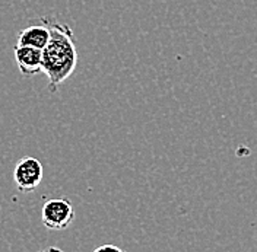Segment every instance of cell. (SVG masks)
<instances>
[{
    "mask_svg": "<svg viewBox=\"0 0 257 252\" xmlns=\"http://www.w3.org/2000/svg\"><path fill=\"white\" fill-rule=\"evenodd\" d=\"M43 176H44V169L38 159L32 156H24L16 162L14 169V181L16 188L21 192L27 194L35 191L41 184Z\"/></svg>",
    "mask_w": 257,
    "mask_h": 252,
    "instance_id": "3",
    "label": "cell"
},
{
    "mask_svg": "<svg viewBox=\"0 0 257 252\" xmlns=\"http://www.w3.org/2000/svg\"><path fill=\"white\" fill-rule=\"evenodd\" d=\"M48 28L50 38L43 48V72L48 79V91L56 94L78 66V50L72 28L51 18H41Z\"/></svg>",
    "mask_w": 257,
    "mask_h": 252,
    "instance_id": "1",
    "label": "cell"
},
{
    "mask_svg": "<svg viewBox=\"0 0 257 252\" xmlns=\"http://www.w3.org/2000/svg\"><path fill=\"white\" fill-rule=\"evenodd\" d=\"M0 217H2V207H0Z\"/></svg>",
    "mask_w": 257,
    "mask_h": 252,
    "instance_id": "8",
    "label": "cell"
},
{
    "mask_svg": "<svg viewBox=\"0 0 257 252\" xmlns=\"http://www.w3.org/2000/svg\"><path fill=\"white\" fill-rule=\"evenodd\" d=\"M15 62L22 76H35L43 72V50L27 46H16Z\"/></svg>",
    "mask_w": 257,
    "mask_h": 252,
    "instance_id": "4",
    "label": "cell"
},
{
    "mask_svg": "<svg viewBox=\"0 0 257 252\" xmlns=\"http://www.w3.org/2000/svg\"><path fill=\"white\" fill-rule=\"evenodd\" d=\"M40 252H64L62 249H59V248H56V246H50V248H46V249H43V251Z\"/></svg>",
    "mask_w": 257,
    "mask_h": 252,
    "instance_id": "7",
    "label": "cell"
},
{
    "mask_svg": "<svg viewBox=\"0 0 257 252\" xmlns=\"http://www.w3.org/2000/svg\"><path fill=\"white\" fill-rule=\"evenodd\" d=\"M41 220L48 230L62 232L75 220V210L69 198H50L41 210Z\"/></svg>",
    "mask_w": 257,
    "mask_h": 252,
    "instance_id": "2",
    "label": "cell"
},
{
    "mask_svg": "<svg viewBox=\"0 0 257 252\" xmlns=\"http://www.w3.org/2000/svg\"><path fill=\"white\" fill-rule=\"evenodd\" d=\"M48 38H50V32L48 28L41 22L38 25H31L27 27L25 30L18 34V41L16 46H27V47H34L38 50L47 46Z\"/></svg>",
    "mask_w": 257,
    "mask_h": 252,
    "instance_id": "5",
    "label": "cell"
},
{
    "mask_svg": "<svg viewBox=\"0 0 257 252\" xmlns=\"http://www.w3.org/2000/svg\"><path fill=\"white\" fill-rule=\"evenodd\" d=\"M94 252H124L120 246L112 245V243H105V245H99Z\"/></svg>",
    "mask_w": 257,
    "mask_h": 252,
    "instance_id": "6",
    "label": "cell"
}]
</instances>
